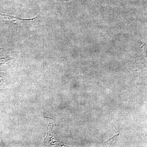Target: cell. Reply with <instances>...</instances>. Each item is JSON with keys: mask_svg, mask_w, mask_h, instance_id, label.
I'll use <instances>...</instances> for the list:
<instances>
[{"mask_svg": "<svg viewBox=\"0 0 147 147\" xmlns=\"http://www.w3.org/2000/svg\"><path fill=\"white\" fill-rule=\"evenodd\" d=\"M119 135V134H117V135ZM117 136V135H115V136H114V137H113V138H110V139H109V140H108V141H107V142H105V143H106V142H109V141H110V140H111V139H113V138H114V137H115V136Z\"/></svg>", "mask_w": 147, "mask_h": 147, "instance_id": "obj_3", "label": "cell"}, {"mask_svg": "<svg viewBox=\"0 0 147 147\" xmlns=\"http://www.w3.org/2000/svg\"><path fill=\"white\" fill-rule=\"evenodd\" d=\"M38 17V16L32 19H24L17 16H10V15H6V14L0 13V19L3 20L5 23L11 24H21L24 22L33 21L34 19L37 18Z\"/></svg>", "mask_w": 147, "mask_h": 147, "instance_id": "obj_2", "label": "cell"}, {"mask_svg": "<svg viewBox=\"0 0 147 147\" xmlns=\"http://www.w3.org/2000/svg\"><path fill=\"white\" fill-rule=\"evenodd\" d=\"M45 119V123L47 127V133L46 137L44 140V145H47L48 144L50 145H53L57 141L54 140V137L52 133V129L56 125L55 121L53 119L48 117H44Z\"/></svg>", "mask_w": 147, "mask_h": 147, "instance_id": "obj_1", "label": "cell"}]
</instances>
